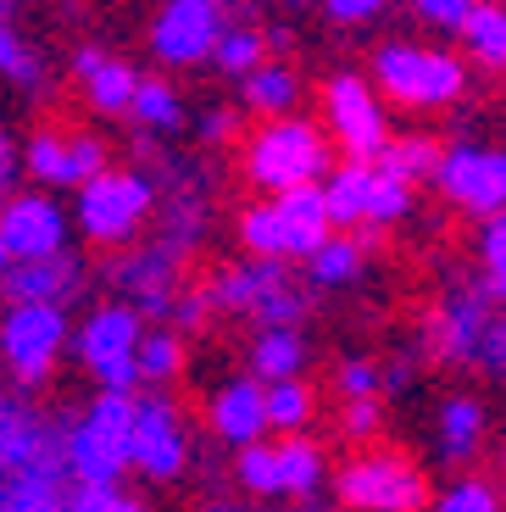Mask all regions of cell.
<instances>
[{
    "mask_svg": "<svg viewBox=\"0 0 506 512\" xmlns=\"http://www.w3.org/2000/svg\"><path fill=\"white\" fill-rule=\"evenodd\" d=\"M245 179L267 195L284 190H306L317 184L329 167V134L312 123V117H267L262 128H251V140L240 151Z\"/></svg>",
    "mask_w": 506,
    "mask_h": 512,
    "instance_id": "cell-1",
    "label": "cell"
},
{
    "mask_svg": "<svg viewBox=\"0 0 506 512\" xmlns=\"http://www.w3.org/2000/svg\"><path fill=\"white\" fill-rule=\"evenodd\" d=\"M373 90L395 106L429 112V106H451L468 90V67L462 56L434 51V45H412V39H384L373 51Z\"/></svg>",
    "mask_w": 506,
    "mask_h": 512,
    "instance_id": "cell-2",
    "label": "cell"
},
{
    "mask_svg": "<svg viewBox=\"0 0 506 512\" xmlns=\"http://www.w3.org/2000/svg\"><path fill=\"white\" fill-rule=\"evenodd\" d=\"M140 396H95L78 423H67V474L78 485H117L134 468Z\"/></svg>",
    "mask_w": 506,
    "mask_h": 512,
    "instance_id": "cell-3",
    "label": "cell"
},
{
    "mask_svg": "<svg viewBox=\"0 0 506 512\" xmlns=\"http://www.w3.org/2000/svg\"><path fill=\"white\" fill-rule=\"evenodd\" d=\"M334 490H340V501L351 512H423L429 507V479H423V468L395 446L356 451L340 468Z\"/></svg>",
    "mask_w": 506,
    "mask_h": 512,
    "instance_id": "cell-4",
    "label": "cell"
},
{
    "mask_svg": "<svg viewBox=\"0 0 506 512\" xmlns=\"http://www.w3.org/2000/svg\"><path fill=\"white\" fill-rule=\"evenodd\" d=\"M151 206H156V190L145 173H134V167H106L101 179H89L78 190L73 218L95 245H128L140 234V223L151 218Z\"/></svg>",
    "mask_w": 506,
    "mask_h": 512,
    "instance_id": "cell-5",
    "label": "cell"
},
{
    "mask_svg": "<svg viewBox=\"0 0 506 512\" xmlns=\"http://www.w3.org/2000/svg\"><path fill=\"white\" fill-rule=\"evenodd\" d=\"M217 312H245L262 318L267 329H295L306 318V295L290 284L284 262H245V268H223L206 284Z\"/></svg>",
    "mask_w": 506,
    "mask_h": 512,
    "instance_id": "cell-6",
    "label": "cell"
},
{
    "mask_svg": "<svg viewBox=\"0 0 506 512\" xmlns=\"http://www.w3.org/2000/svg\"><path fill=\"white\" fill-rule=\"evenodd\" d=\"M323 112H329V128L340 151L351 162H379L390 151V117H384V101L373 90V78H356V73H334L323 84Z\"/></svg>",
    "mask_w": 506,
    "mask_h": 512,
    "instance_id": "cell-7",
    "label": "cell"
},
{
    "mask_svg": "<svg viewBox=\"0 0 506 512\" xmlns=\"http://www.w3.org/2000/svg\"><path fill=\"white\" fill-rule=\"evenodd\" d=\"M434 184H440V195L456 212L501 218L506 212V151H490V145H473V140L445 145Z\"/></svg>",
    "mask_w": 506,
    "mask_h": 512,
    "instance_id": "cell-8",
    "label": "cell"
},
{
    "mask_svg": "<svg viewBox=\"0 0 506 512\" xmlns=\"http://www.w3.org/2000/svg\"><path fill=\"white\" fill-rule=\"evenodd\" d=\"M67 340V312L62 307H6L0 318V357L17 373V384H45L51 362Z\"/></svg>",
    "mask_w": 506,
    "mask_h": 512,
    "instance_id": "cell-9",
    "label": "cell"
},
{
    "mask_svg": "<svg viewBox=\"0 0 506 512\" xmlns=\"http://www.w3.org/2000/svg\"><path fill=\"white\" fill-rule=\"evenodd\" d=\"M0 474H51V479H73L67 474V429L28 412L23 401L0 396Z\"/></svg>",
    "mask_w": 506,
    "mask_h": 512,
    "instance_id": "cell-10",
    "label": "cell"
},
{
    "mask_svg": "<svg viewBox=\"0 0 506 512\" xmlns=\"http://www.w3.org/2000/svg\"><path fill=\"white\" fill-rule=\"evenodd\" d=\"M223 45V17L217 0H167L151 17V56L167 67H195L212 62Z\"/></svg>",
    "mask_w": 506,
    "mask_h": 512,
    "instance_id": "cell-11",
    "label": "cell"
},
{
    "mask_svg": "<svg viewBox=\"0 0 506 512\" xmlns=\"http://www.w3.org/2000/svg\"><path fill=\"white\" fill-rule=\"evenodd\" d=\"M23 167L39 184H62V190H84L89 179H101L106 167V145L95 134H62V128H39L23 145Z\"/></svg>",
    "mask_w": 506,
    "mask_h": 512,
    "instance_id": "cell-12",
    "label": "cell"
},
{
    "mask_svg": "<svg viewBox=\"0 0 506 512\" xmlns=\"http://www.w3.org/2000/svg\"><path fill=\"white\" fill-rule=\"evenodd\" d=\"M190 462V435L178 418V401L151 390L140 396V423H134V468L145 479H178Z\"/></svg>",
    "mask_w": 506,
    "mask_h": 512,
    "instance_id": "cell-13",
    "label": "cell"
},
{
    "mask_svg": "<svg viewBox=\"0 0 506 512\" xmlns=\"http://www.w3.org/2000/svg\"><path fill=\"white\" fill-rule=\"evenodd\" d=\"M0 234L12 262H51L67 256V218L51 195H12L0 206Z\"/></svg>",
    "mask_w": 506,
    "mask_h": 512,
    "instance_id": "cell-14",
    "label": "cell"
},
{
    "mask_svg": "<svg viewBox=\"0 0 506 512\" xmlns=\"http://www.w3.org/2000/svg\"><path fill=\"white\" fill-rule=\"evenodd\" d=\"M173 279H178V251H167L162 240L112 262V284L128 295V307H134V312H156V318L167 312V318H173L178 295H184Z\"/></svg>",
    "mask_w": 506,
    "mask_h": 512,
    "instance_id": "cell-15",
    "label": "cell"
},
{
    "mask_svg": "<svg viewBox=\"0 0 506 512\" xmlns=\"http://www.w3.org/2000/svg\"><path fill=\"white\" fill-rule=\"evenodd\" d=\"M206 423L223 446L245 451V446H262V435L273 429L267 423V384L262 379H228L212 401H206Z\"/></svg>",
    "mask_w": 506,
    "mask_h": 512,
    "instance_id": "cell-16",
    "label": "cell"
},
{
    "mask_svg": "<svg viewBox=\"0 0 506 512\" xmlns=\"http://www.w3.org/2000/svg\"><path fill=\"white\" fill-rule=\"evenodd\" d=\"M490 318H495V301H490V290H451L440 301V312H434V346H440V357L445 362H473L479 357V340H484V329H490Z\"/></svg>",
    "mask_w": 506,
    "mask_h": 512,
    "instance_id": "cell-17",
    "label": "cell"
},
{
    "mask_svg": "<svg viewBox=\"0 0 506 512\" xmlns=\"http://www.w3.org/2000/svg\"><path fill=\"white\" fill-rule=\"evenodd\" d=\"M145 346V329H140V312L128 307V301H106L101 312H89L84 329H78V357H84L89 373L112 368L123 357H140Z\"/></svg>",
    "mask_w": 506,
    "mask_h": 512,
    "instance_id": "cell-18",
    "label": "cell"
},
{
    "mask_svg": "<svg viewBox=\"0 0 506 512\" xmlns=\"http://www.w3.org/2000/svg\"><path fill=\"white\" fill-rule=\"evenodd\" d=\"M84 284V268L78 256H51V262H17L6 279H0V295L12 307H67Z\"/></svg>",
    "mask_w": 506,
    "mask_h": 512,
    "instance_id": "cell-19",
    "label": "cell"
},
{
    "mask_svg": "<svg viewBox=\"0 0 506 512\" xmlns=\"http://www.w3.org/2000/svg\"><path fill=\"white\" fill-rule=\"evenodd\" d=\"M73 73H78V84H84V95H89L95 112H106V117L134 112L140 73H134L123 56H106L101 45H78V51H73Z\"/></svg>",
    "mask_w": 506,
    "mask_h": 512,
    "instance_id": "cell-20",
    "label": "cell"
},
{
    "mask_svg": "<svg viewBox=\"0 0 506 512\" xmlns=\"http://www.w3.org/2000/svg\"><path fill=\"white\" fill-rule=\"evenodd\" d=\"M273 212H279V223H284L290 256H306V262H312V256L340 234V229H334V218H329V195H323V184L273 195Z\"/></svg>",
    "mask_w": 506,
    "mask_h": 512,
    "instance_id": "cell-21",
    "label": "cell"
},
{
    "mask_svg": "<svg viewBox=\"0 0 506 512\" xmlns=\"http://www.w3.org/2000/svg\"><path fill=\"white\" fill-rule=\"evenodd\" d=\"M434 435H440V457L445 462H468L473 451L484 446V401L479 396H445Z\"/></svg>",
    "mask_w": 506,
    "mask_h": 512,
    "instance_id": "cell-22",
    "label": "cell"
},
{
    "mask_svg": "<svg viewBox=\"0 0 506 512\" xmlns=\"http://www.w3.org/2000/svg\"><path fill=\"white\" fill-rule=\"evenodd\" d=\"M240 101H245V112H256L262 123H267V117H295L301 78H295V67L267 62V67H256V73L240 84Z\"/></svg>",
    "mask_w": 506,
    "mask_h": 512,
    "instance_id": "cell-23",
    "label": "cell"
},
{
    "mask_svg": "<svg viewBox=\"0 0 506 512\" xmlns=\"http://www.w3.org/2000/svg\"><path fill=\"white\" fill-rule=\"evenodd\" d=\"M329 195V218L334 229H351V223H367V201H373V162H340L323 184Z\"/></svg>",
    "mask_w": 506,
    "mask_h": 512,
    "instance_id": "cell-24",
    "label": "cell"
},
{
    "mask_svg": "<svg viewBox=\"0 0 506 512\" xmlns=\"http://www.w3.org/2000/svg\"><path fill=\"white\" fill-rule=\"evenodd\" d=\"M306 368V346L295 329H262L251 346V379L262 384H284V379H301Z\"/></svg>",
    "mask_w": 506,
    "mask_h": 512,
    "instance_id": "cell-25",
    "label": "cell"
},
{
    "mask_svg": "<svg viewBox=\"0 0 506 512\" xmlns=\"http://www.w3.org/2000/svg\"><path fill=\"white\" fill-rule=\"evenodd\" d=\"M462 45H468V56L479 67L506 73V6H501V0H484L479 12L462 23Z\"/></svg>",
    "mask_w": 506,
    "mask_h": 512,
    "instance_id": "cell-26",
    "label": "cell"
},
{
    "mask_svg": "<svg viewBox=\"0 0 506 512\" xmlns=\"http://www.w3.org/2000/svg\"><path fill=\"white\" fill-rule=\"evenodd\" d=\"M240 245L251 251V262H290V240H284V223L273 212V201L240 206Z\"/></svg>",
    "mask_w": 506,
    "mask_h": 512,
    "instance_id": "cell-27",
    "label": "cell"
},
{
    "mask_svg": "<svg viewBox=\"0 0 506 512\" xmlns=\"http://www.w3.org/2000/svg\"><path fill=\"white\" fill-rule=\"evenodd\" d=\"M362 262H367V240L334 234V240L306 262V273H312V284H323V290H340V284H351L356 273H362Z\"/></svg>",
    "mask_w": 506,
    "mask_h": 512,
    "instance_id": "cell-28",
    "label": "cell"
},
{
    "mask_svg": "<svg viewBox=\"0 0 506 512\" xmlns=\"http://www.w3.org/2000/svg\"><path fill=\"white\" fill-rule=\"evenodd\" d=\"M323 485V451L306 435H290L279 446V496H312Z\"/></svg>",
    "mask_w": 506,
    "mask_h": 512,
    "instance_id": "cell-29",
    "label": "cell"
},
{
    "mask_svg": "<svg viewBox=\"0 0 506 512\" xmlns=\"http://www.w3.org/2000/svg\"><path fill=\"white\" fill-rule=\"evenodd\" d=\"M134 123H145L151 134H167V128L184 123V101H178V90L167 84V78H140V95H134Z\"/></svg>",
    "mask_w": 506,
    "mask_h": 512,
    "instance_id": "cell-30",
    "label": "cell"
},
{
    "mask_svg": "<svg viewBox=\"0 0 506 512\" xmlns=\"http://www.w3.org/2000/svg\"><path fill=\"white\" fill-rule=\"evenodd\" d=\"M267 423L284 429V440L301 435L306 423H312V390L301 379H284V384H267Z\"/></svg>",
    "mask_w": 506,
    "mask_h": 512,
    "instance_id": "cell-31",
    "label": "cell"
},
{
    "mask_svg": "<svg viewBox=\"0 0 506 512\" xmlns=\"http://www.w3.org/2000/svg\"><path fill=\"white\" fill-rule=\"evenodd\" d=\"M262 56H267V39L256 34V28H223V45H217L212 62L223 67L228 78H240V84H245V78H251L256 67H267Z\"/></svg>",
    "mask_w": 506,
    "mask_h": 512,
    "instance_id": "cell-32",
    "label": "cell"
},
{
    "mask_svg": "<svg viewBox=\"0 0 506 512\" xmlns=\"http://www.w3.org/2000/svg\"><path fill=\"white\" fill-rule=\"evenodd\" d=\"M412 206V184L401 173H390L384 162H373V201H367V229H384V223L406 218Z\"/></svg>",
    "mask_w": 506,
    "mask_h": 512,
    "instance_id": "cell-33",
    "label": "cell"
},
{
    "mask_svg": "<svg viewBox=\"0 0 506 512\" xmlns=\"http://www.w3.org/2000/svg\"><path fill=\"white\" fill-rule=\"evenodd\" d=\"M440 156H445V151H440L434 140H423V134H406V140H395L390 151L379 156V162L412 184V179H434V173H440Z\"/></svg>",
    "mask_w": 506,
    "mask_h": 512,
    "instance_id": "cell-34",
    "label": "cell"
},
{
    "mask_svg": "<svg viewBox=\"0 0 506 512\" xmlns=\"http://www.w3.org/2000/svg\"><path fill=\"white\" fill-rule=\"evenodd\" d=\"M178 368H184V346H178V334L151 329V334H145V346H140V373H145V384L178 379Z\"/></svg>",
    "mask_w": 506,
    "mask_h": 512,
    "instance_id": "cell-35",
    "label": "cell"
},
{
    "mask_svg": "<svg viewBox=\"0 0 506 512\" xmlns=\"http://www.w3.org/2000/svg\"><path fill=\"white\" fill-rule=\"evenodd\" d=\"M0 78H12V84H23V90H34L39 78H45L39 73V56L28 51L23 34H17L6 17H0Z\"/></svg>",
    "mask_w": 506,
    "mask_h": 512,
    "instance_id": "cell-36",
    "label": "cell"
},
{
    "mask_svg": "<svg viewBox=\"0 0 506 512\" xmlns=\"http://www.w3.org/2000/svg\"><path fill=\"white\" fill-rule=\"evenodd\" d=\"M434 512H501V496H495L490 479L468 474V479H456V485H445V490H440Z\"/></svg>",
    "mask_w": 506,
    "mask_h": 512,
    "instance_id": "cell-37",
    "label": "cell"
},
{
    "mask_svg": "<svg viewBox=\"0 0 506 512\" xmlns=\"http://www.w3.org/2000/svg\"><path fill=\"white\" fill-rule=\"evenodd\" d=\"M240 485L251 496H279V446H245L240 451Z\"/></svg>",
    "mask_w": 506,
    "mask_h": 512,
    "instance_id": "cell-38",
    "label": "cell"
},
{
    "mask_svg": "<svg viewBox=\"0 0 506 512\" xmlns=\"http://www.w3.org/2000/svg\"><path fill=\"white\" fill-rule=\"evenodd\" d=\"M67 512H151V507L134 501L117 485H78L73 496H67Z\"/></svg>",
    "mask_w": 506,
    "mask_h": 512,
    "instance_id": "cell-39",
    "label": "cell"
},
{
    "mask_svg": "<svg viewBox=\"0 0 506 512\" xmlns=\"http://www.w3.org/2000/svg\"><path fill=\"white\" fill-rule=\"evenodd\" d=\"M334 384H340V396H345V401H379V384H384V373L373 368L367 357H351V362H340V373H334Z\"/></svg>",
    "mask_w": 506,
    "mask_h": 512,
    "instance_id": "cell-40",
    "label": "cell"
},
{
    "mask_svg": "<svg viewBox=\"0 0 506 512\" xmlns=\"http://www.w3.org/2000/svg\"><path fill=\"white\" fill-rule=\"evenodd\" d=\"M412 12L423 17V23H434V28H456L462 34V23H468L473 12H479L484 0H406Z\"/></svg>",
    "mask_w": 506,
    "mask_h": 512,
    "instance_id": "cell-41",
    "label": "cell"
},
{
    "mask_svg": "<svg viewBox=\"0 0 506 512\" xmlns=\"http://www.w3.org/2000/svg\"><path fill=\"white\" fill-rule=\"evenodd\" d=\"M340 429H345V440H373L379 435V401H345Z\"/></svg>",
    "mask_w": 506,
    "mask_h": 512,
    "instance_id": "cell-42",
    "label": "cell"
},
{
    "mask_svg": "<svg viewBox=\"0 0 506 512\" xmlns=\"http://www.w3.org/2000/svg\"><path fill=\"white\" fill-rule=\"evenodd\" d=\"M479 362L484 373H506V312H495L490 318V329H484V340H479Z\"/></svg>",
    "mask_w": 506,
    "mask_h": 512,
    "instance_id": "cell-43",
    "label": "cell"
},
{
    "mask_svg": "<svg viewBox=\"0 0 506 512\" xmlns=\"http://www.w3.org/2000/svg\"><path fill=\"white\" fill-rule=\"evenodd\" d=\"M384 6H390V0H323V12H329L334 23H373Z\"/></svg>",
    "mask_w": 506,
    "mask_h": 512,
    "instance_id": "cell-44",
    "label": "cell"
},
{
    "mask_svg": "<svg viewBox=\"0 0 506 512\" xmlns=\"http://www.w3.org/2000/svg\"><path fill=\"white\" fill-rule=\"evenodd\" d=\"M479 256H484V268H506V212L484 223V234H479Z\"/></svg>",
    "mask_w": 506,
    "mask_h": 512,
    "instance_id": "cell-45",
    "label": "cell"
},
{
    "mask_svg": "<svg viewBox=\"0 0 506 512\" xmlns=\"http://www.w3.org/2000/svg\"><path fill=\"white\" fill-rule=\"evenodd\" d=\"M234 128H240V117H234V112H223V106H217V112H206V117H201V134H206V140H212V145L234 140Z\"/></svg>",
    "mask_w": 506,
    "mask_h": 512,
    "instance_id": "cell-46",
    "label": "cell"
},
{
    "mask_svg": "<svg viewBox=\"0 0 506 512\" xmlns=\"http://www.w3.org/2000/svg\"><path fill=\"white\" fill-rule=\"evenodd\" d=\"M484 290H490L495 307H506V268H490V273H484Z\"/></svg>",
    "mask_w": 506,
    "mask_h": 512,
    "instance_id": "cell-47",
    "label": "cell"
},
{
    "mask_svg": "<svg viewBox=\"0 0 506 512\" xmlns=\"http://www.w3.org/2000/svg\"><path fill=\"white\" fill-rule=\"evenodd\" d=\"M12 167H17V156H12V145H6V134H0V195H6V179H12Z\"/></svg>",
    "mask_w": 506,
    "mask_h": 512,
    "instance_id": "cell-48",
    "label": "cell"
},
{
    "mask_svg": "<svg viewBox=\"0 0 506 512\" xmlns=\"http://www.w3.org/2000/svg\"><path fill=\"white\" fill-rule=\"evenodd\" d=\"M12 268H17V262H12V251H6V234H0V279H6Z\"/></svg>",
    "mask_w": 506,
    "mask_h": 512,
    "instance_id": "cell-49",
    "label": "cell"
},
{
    "mask_svg": "<svg viewBox=\"0 0 506 512\" xmlns=\"http://www.w3.org/2000/svg\"><path fill=\"white\" fill-rule=\"evenodd\" d=\"M206 512H234V507H206Z\"/></svg>",
    "mask_w": 506,
    "mask_h": 512,
    "instance_id": "cell-50",
    "label": "cell"
},
{
    "mask_svg": "<svg viewBox=\"0 0 506 512\" xmlns=\"http://www.w3.org/2000/svg\"><path fill=\"white\" fill-rule=\"evenodd\" d=\"M501 474H506V446H501Z\"/></svg>",
    "mask_w": 506,
    "mask_h": 512,
    "instance_id": "cell-51",
    "label": "cell"
}]
</instances>
